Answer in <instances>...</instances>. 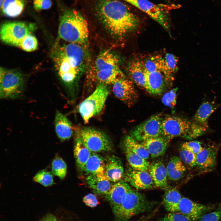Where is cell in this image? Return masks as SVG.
I'll use <instances>...</instances> for the list:
<instances>
[{
    "label": "cell",
    "mask_w": 221,
    "mask_h": 221,
    "mask_svg": "<svg viewBox=\"0 0 221 221\" xmlns=\"http://www.w3.org/2000/svg\"><path fill=\"white\" fill-rule=\"evenodd\" d=\"M86 179L89 186L96 192L100 194L106 195L112 186L105 174L88 175Z\"/></svg>",
    "instance_id": "cell-24"
},
{
    "label": "cell",
    "mask_w": 221,
    "mask_h": 221,
    "mask_svg": "<svg viewBox=\"0 0 221 221\" xmlns=\"http://www.w3.org/2000/svg\"><path fill=\"white\" fill-rule=\"evenodd\" d=\"M105 162V175L110 181H121L124 175L122 162L118 157L111 155L107 158Z\"/></svg>",
    "instance_id": "cell-18"
},
{
    "label": "cell",
    "mask_w": 221,
    "mask_h": 221,
    "mask_svg": "<svg viewBox=\"0 0 221 221\" xmlns=\"http://www.w3.org/2000/svg\"><path fill=\"white\" fill-rule=\"evenodd\" d=\"M40 221H59L54 215L49 213L44 216Z\"/></svg>",
    "instance_id": "cell-44"
},
{
    "label": "cell",
    "mask_w": 221,
    "mask_h": 221,
    "mask_svg": "<svg viewBox=\"0 0 221 221\" xmlns=\"http://www.w3.org/2000/svg\"><path fill=\"white\" fill-rule=\"evenodd\" d=\"M95 11L106 28L117 37L127 36L136 31L140 25L138 16L118 0H98Z\"/></svg>",
    "instance_id": "cell-1"
},
{
    "label": "cell",
    "mask_w": 221,
    "mask_h": 221,
    "mask_svg": "<svg viewBox=\"0 0 221 221\" xmlns=\"http://www.w3.org/2000/svg\"><path fill=\"white\" fill-rule=\"evenodd\" d=\"M148 220V219L147 217L145 216H144L135 221H147Z\"/></svg>",
    "instance_id": "cell-45"
},
{
    "label": "cell",
    "mask_w": 221,
    "mask_h": 221,
    "mask_svg": "<svg viewBox=\"0 0 221 221\" xmlns=\"http://www.w3.org/2000/svg\"><path fill=\"white\" fill-rule=\"evenodd\" d=\"M127 69L132 80L137 85L145 90L146 72L142 60L138 58L132 59L129 62Z\"/></svg>",
    "instance_id": "cell-20"
},
{
    "label": "cell",
    "mask_w": 221,
    "mask_h": 221,
    "mask_svg": "<svg viewBox=\"0 0 221 221\" xmlns=\"http://www.w3.org/2000/svg\"><path fill=\"white\" fill-rule=\"evenodd\" d=\"M156 204L148 200L144 194L131 188L114 215L118 221H127L139 214L150 211Z\"/></svg>",
    "instance_id": "cell-6"
},
{
    "label": "cell",
    "mask_w": 221,
    "mask_h": 221,
    "mask_svg": "<svg viewBox=\"0 0 221 221\" xmlns=\"http://www.w3.org/2000/svg\"><path fill=\"white\" fill-rule=\"evenodd\" d=\"M177 88H174L166 93L162 98L163 103L166 106L173 107L176 103Z\"/></svg>",
    "instance_id": "cell-38"
},
{
    "label": "cell",
    "mask_w": 221,
    "mask_h": 221,
    "mask_svg": "<svg viewBox=\"0 0 221 221\" xmlns=\"http://www.w3.org/2000/svg\"><path fill=\"white\" fill-rule=\"evenodd\" d=\"M81 45L68 43L54 52L53 59L59 78L68 88L76 81L83 66L85 52Z\"/></svg>",
    "instance_id": "cell-2"
},
{
    "label": "cell",
    "mask_w": 221,
    "mask_h": 221,
    "mask_svg": "<svg viewBox=\"0 0 221 221\" xmlns=\"http://www.w3.org/2000/svg\"><path fill=\"white\" fill-rule=\"evenodd\" d=\"M166 170L169 179L176 181L181 179L186 170V168L180 158L172 157L167 166Z\"/></svg>",
    "instance_id": "cell-28"
},
{
    "label": "cell",
    "mask_w": 221,
    "mask_h": 221,
    "mask_svg": "<svg viewBox=\"0 0 221 221\" xmlns=\"http://www.w3.org/2000/svg\"><path fill=\"white\" fill-rule=\"evenodd\" d=\"M142 61L146 72L159 71L162 72L164 75H167L168 73L164 58L160 56H149Z\"/></svg>",
    "instance_id": "cell-30"
},
{
    "label": "cell",
    "mask_w": 221,
    "mask_h": 221,
    "mask_svg": "<svg viewBox=\"0 0 221 221\" xmlns=\"http://www.w3.org/2000/svg\"><path fill=\"white\" fill-rule=\"evenodd\" d=\"M74 154L77 165L83 170L91 152L85 145L78 133L76 137Z\"/></svg>",
    "instance_id": "cell-27"
},
{
    "label": "cell",
    "mask_w": 221,
    "mask_h": 221,
    "mask_svg": "<svg viewBox=\"0 0 221 221\" xmlns=\"http://www.w3.org/2000/svg\"><path fill=\"white\" fill-rule=\"evenodd\" d=\"M33 180L34 182L45 187L51 186L54 183L52 174L46 170L38 172L33 177Z\"/></svg>",
    "instance_id": "cell-35"
},
{
    "label": "cell",
    "mask_w": 221,
    "mask_h": 221,
    "mask_svg": "<svg viewBox=\"0 0 221 221\" xmlns=\"http://www.w3.org/2000/svg\"><path fill=\"white\" fill-rule=\"evenodd\" d=\"M4 0H0V7L2 5L4 1Z\"/></svg>",
    "instance_id": "cell-47"
},
{
    "label": "cell",
    "mask_w": 221,
    "mask_h": 221,
    "mask_svg": "<svg viewBox=\"0 0 221 221\" xmlns=\"http://www.w3.org/2000/svg\"><path fill=\"white\" fill-rule=\"evenodd\" d=\"M165 66L168 71L172 75L176 72L178 69V59L173 54L167 53L164 58Z\"/></svg>",
    "instance_id": "cell-37"
},
{
    "label": "cell",
    "mask_w": 221,
    "mask_h": 221,
    "mask_svg": "<svg viewBox=\"0 0 221 221\" xmlns=\"http://www.w3.org/2000/svg\"><path fill=\"white\" fill-rule=\"evenodd\" d=\"M214 207V206L198 203L183 197L178 205V212L189 218L192 221H197Z\"/></svg>",
    "instance_id": "cell-14"
},
{
    "label": "cell",
    "mask_w": 221,
    "mask_h": 221,
    "mask_svg": "<svg viewBox=\"0 0 221 221\" xmlns=\"http://www.w3.org/2000/svg\"><path fill=\"white\" fill-rule=\"evenodd\" d=\"M55 130L56 135L61 141L69 139L72 136V125L68 118L58 111L56 113L54 121Z\"/></svg>",
    "instance_id": "cell-21"
},
{
    "label": "cell",
    "mask_w": 221,
    "mask_h": 221,
    "mask_svg": "<svg viewBox=\"0 0 221 221\" xmlns=\"http://www.w3.org/2000/svg\"><path fill=\"white\" fill-rule=\"evenodd\" d=\"M170 141L161 135L149 138L140 142L148 151L152 157L160 156L165 153Z\"/></svg>",
    "instance_id": "cell-22"
},
{
    "label": "cell",
    "mask_w": 221,
    "mask_h": 221,
    "mask_svg": "<svg viewBox=\"0 0 221 221\" xmlns=\"http://www.w3.org/2000/svg\"><path fill=\"white\" fill-rule=\"evenodd\" d=\"M132 5L134 0H122Z\"/></svg>",
    "instance_id": "cell-46"
},
{
    "label": "cell",
    "mask_w": 221,
    "mask_h": 221,
    "mask_svg": "<svg viewBox=\"0 0 221 221\" xmlns=\"http://www.w3.org/2000/svg\"><path fill=\"white\" fill-rule=\"evenodd\" d=\"M163 118L160 114L151 116L131 130L130 136L139 142L161 135Z\"/></svg>",
    "instance_id": "cell-11"
},
{
    "label": "cell",
    "mask_w": 221,
    "mask_h": 221,
    "mask_svg": "<svg viewBox=\"0 0 221 221\" xmlns=\"http://www.w3.org/2000/svg\"><path fill=\"white\" fill-rule=\"evenodd\" d=\"M112 91L118 99L130 107L135 104L138 95L133 82L124 75L112 84Z\"/></svg>",
    "instance_id": "cell-13"
},
{
    "label": "cell",
    "mask_w": 221,
    "mask_h": 221,
    "mask_svg": "<svg viewBox=\"0 0 221 221\" xmlns=\"http://www.w3.org/2000/svg\"><path fill=\"white\" fill-rule=\"evenodd\" d=\"M131 189L126 182L120 181L112 185L106 196L114 214L117 211L126 193Z\"/></svg>",
    "instance_id": "cell-16"
},
{
    "label": "cell",
    "mask_w": 221,
    "mask_h": 221,
    "mask_svg": "<svg viewBox=\"0 0 221 221\" xmlns=\"http://www.w3.org/2000/svg\"><path fill=\"white\" fill-rule=\"evenodd\" d=\"M149 173L155 186L162 189L167 186V173L164 164L159 161L153 163L149 168Z\"/></svg>",
    "instance_id": "cell-25"
},
{
    "label": "cell",
    "mask_w": 221,
    "mask_h": 221,
    "mask_svg": "<svg viewBox=\"0 0 221 221\" xmlns=\"http://www.w3.org/2000/svg\"><path fill=\"white\" fill-rule=\"evenodd\" d=\"M125 180L132 186L138 189H150L154 185L149 173L146 171L130 169L126 173Z\"/></svg>",
    "instance_id": "cell-17"
},
{
    "label": "cell",
    "mask_w": 221,
    "mask_h": 221,
    "mask_svg": "<svg viewBox=\"0 0 221 221\" xmlns=\"http://www.w3.org/2000/svg\"><path fill=\"white\" fill-rule=\"evenodd\" d=\"M0 97L15 99L22 96L25 89L24 76L18 71L0 69Z\"/></svg>",
    "instance_id": "cell-8"
},
{
    "label": "cell",
    "mask_w": 221,
    "mask_h": 221,
    "mask_svg": "<svg viewBox=\"0 0 221 221\" xmlns=\"http://www.w3.org/2000/svg\"><path fill=\"white\" fill-rule=\"evenodd\" d=\"M218 106L211 102L208 101L203 102L194 115L192 122L206 132L208 129V119Z\"/></svg>",
    "instance_id": "cell-23"
},
{
    "label": "cell",
    "mask_w": 221,
    "mask_h": 221,
    "mask_svg": "<svg viewBox=\"0 0 221 221\" xmlns=\"http://www.w3.org/2000/svg\"><path fill=\"white\" fill-rule=\"evenodd\" d=\"M219 148L218 146L215 145L203 147L196 155V166L199 169L207 171L215 167Z\"/></svg>",
    "instance_id": "cell-15"
},
{
    "label": "cell",
    "mask_w": 221,
    "mask_h": 221,
    "mask_svg": "<svg viewBox=\"0 0 221 221\" xmlns=\"http://www.w3.org/2000/svg\"><path fill=\"white\" fill-rule=\"evenodd\" d=\"M221 219V203L213 211L203 215L198 221H220Z\"/></svg>",
    "instance_id": "cell-39"
},
{
    "label": "cell",
    "mask_w": 221,
    "mask_h": 221,
    "mask_svg": "<svg viewBox=\"0 0 221 221\" xmlns=\"http://www.w3.org/2000/svg\"><path fill=\"white\" fill-rule=\"evenodd\" d=\"M109 92L106 85L98 84L94 91L80 103L78 110L85 123L102 111Z\"/></svg>",
    "instance_id": "cell-7"
},
{
    "label": "cell",
    "mask_w": 221,
    "mask_h": 221,
    "mask_svg": "<svg viewBox=\"0 0 221 221\" xmlns=\"http://www.w3.org/2000/svg\"><path fill=\"white\" fill-rule=\"evenodd\" d=\"M158 221H192L185 215L179 212H170L160 218Z\"/></svg>",
    "instance_id": "cell-40"
},
{
    "label": "cell",
    "mask_w": 221,
    "mask_h": 221,
    "mask_svg": "<svg viewBox=\"0 0 221 221\" xmlns=\"http://www.w3.org/2000/svg\"><path fill=\"white\" fill-rule=\"evenodd\" d=\"M58 33L60 37L69 43L82 45L87 41L89 29L87 21L79 11L65 10L60 18Z\"/></svg>",
    "instance_id": "cell-4"
},
{
    "label": "cell",
    "mask_w": 221,
    "mask_h": 221,
    "mask_svg": "<svg viewBox=\"0 0 221 221\" xmlns=\"http://www.w3.org/2000/svg\"><path fill=\"white\" fill-rule=\"evenodd\" d=\"M124 75L119 68L118 57L110 51L103 52L96 57L92 79L98 84H112Z\"/></svg>",
    "instance_id": "cell-5"
},
{
    "label": "cell",
    "mask_w": 221,
    "mask_h": 221,
    "mask_svg": "<svg viewBox=\"0 0 221 221\" xmlns=\"http://www.w3.org/2000/svg\"><path fill=\"white\" fill-rule=\"evenodd\" d=\"M182 197L180 192L175 188L167 190L164 193L163 200L165 209L170 212H178V205Z\"/></svg>",
    "instance_id": "cell-29"
},
{
    "label": "cell",
    "mask_w": 221,
    "mask_h": 221,
    "mask_svg": "<svg viewBox=\"0 0 221 221\" xmlns=\"http://www.w3.org/2000/svg\"><path fill=\"white\" fill-rule=\"evenodd\" d=\"M193 123L186 119L174 116L163 118L161 135L170 141L176 137L192 139Z\"/></svg>",
    "instance_id": "cell-9"
},
{
    "label": "cell",
    "mask_w": 221,
    "mask_h": 221,
    "mask_svg": "<svg viewBox=\"0 0 221 221\" xmlns=\"http://www.w3.org/2000/svg\"><path fill=\"white\" fill-rule=\"evenodd\" d=\"M126 159L133 169L139 171H146L149 169V162L138 155L134 153L128 149L123 147Z\"/></svg>",
    "instance_id": "cell-32"
},
{
    "label": "cell",
    "mask_w": 221,
    "mask_h": 221,
    "mask_svg": "<svg viewBox=\"0 0 221 221\" xmlns=\"http://www.w3.org/2000/svg\"><path fill=\"white\" fill-rule=\"evenodd\" d=\"M32 23L10 21L3 23L0 29V37L5 43L19 47L26 52H32L38 47V41L32 33L36 29Z\"/></svg>",
    "instance_id": "cell-3"
},
{
    "label": "cell",
    "mask_w": 221,
    "mask_h": 221,
    "mask_svg": "<svg viewBox=\"0 0 221 221\" xmlns=\"http://www.w3.org/2000/svg\"><path fill=\"white\" fill-rule=\"evenodd\" d=\"M105 162L103 158L96 153L91 152L83 170L90 174H104Z\"/></svg>",
    "instance_id": "cell-26"
},
{
    "label": "cell",
    "mask_w": 221,
    "mask_h": 221,
    "mask_svg": "<svg viewBox=\"0 0 221 221\" xmlns=\"http://www.w3.org/2000/svg\"><path fill=\"white\" fill-rule=\"evenodd\" d=\"M52 173L63 179L66 176L67 166L66 163L61 157L56 156L52 161L51 165Z\"/></svg>",
    "instance_id": "cell-34"
},
{
    "label": "cell",
    "mask_w": 221,
    "mask_h": 221,
    "mask_svg": "<svg viewBox=\"0 0 221 221\" xmlns=\"http://www.w3.org/2000/svg\"><path fill=\"white\" fill-rule=\"evenodd\" d=\"M180 158L183 162L191 167L196 166V155L190 151L181 147Z\"/></svg>",
    "instance_id": "cell-36"
},
{
    "label": "cell",
    "mask_w": 221,
    "mask_h": 221,
    "mask_svg": "<svg viewBox=\"0 0 221 221\" xmlns=\"http://www.w3.org/2000/svg\"><path fill=\"white\" fill-rule=\"evenodd\" d=\"M123 147L126 148L134 153L145 159H148L149 154L144 146L130 135H127L123 142Z\"/></svg>",
    "instance_id": "cell-33"
},
{
    "label": "cell",
    "mask_w": 221,
    "mask_h": 221,
    "mask_svg": "<svg viewBox=\"0 0 221 221\" xmlns=\"http://www.w3.org/2000/svg\"><path fill=\"white\" fill-rule=\"evenodd\" d=\"M132 5L146 14L170 33L171 25L169 13L162 6L148 0H134Z\"/></svg>",
    "instance_id": "cell-12"
},
{
    "label": "cell",
    "mask_w": 221,
    "mask_h": 221,
    "mask_svg": "<svg viewBox=\"0 0 221 221\" xmlns=\"http://www.w3.org/2000/svg\"><path fill=\"white\" fill-rule=\"evenodd\" d=\"M24 6V0H4L0 8L5 16L15 17L21 13Z\"/></svg>",
    "instance_id": "cell-31"
},
{
    "label": "cell",
    "mask_w": 221,
    "mask_h": 221,
    "mask_svg": "<svg viewBox=\"0 0 221 221\" xmlns=\"http://www.w3.org/2000/svg\"><path fill=\"white\" fill-rule=\"evenodd\" d=\"M181 147L188 150L196 155L203 149L201 143L197 141L186 142L182 145Z\"/></svg>",
    "instance_id": "cell-41"
},
{
    "label": "cell",
    "mask_w": 221,
    "mask_h": 221,
    "mask_svg": "<svg viewBox=\"0 0 221 221\" xmlns=\"http://www.w3.org/2000/svg\"><path fill=\"white\" fill-rule=\"evenodd\" d=\"M86 147L92 152L109 151L112 149L110 138L105 133L91 127L81 129L78 133Z\"/></svg>",
    "instance_id": "cell-10"
},
{
    "label": "cell",
    "mask_w": 221,
    "mask_h": 221,
    "mask_svg": "<svg viewBox=\"0 0 221 221\" xmlns=\"http://www.w3.org/2000/svg\"><path fill=\"white\" fill-rule=\"evenodd\" d=\"M52 4L51 0H33L34 7L37 11L48 9Z\"/></svg>",
    "instance_id": "cell-42"
},
{
    "label": "cell",
    "mask_w": 221,
    "mask_h": 221,
    "mask_svg": "<svg viewBox=\"0 0 221 221\" xmlns=\"http://www.w3.org/2000/svg\"><path fill=\"white\" fill-rule=\"evenodd\" d=\"M146 89L149 93L159 95L164 91L166 86L163 73L159 71L146 72Z\"/></svg>",
    "instance_id": "cell-19"
},
{
    "label": "cell",
    "mask_w": 221,
    "mask_h": 221,
    "mask_svg": "<svg viewBox=\"0 0 221 221\" xmlns=\"http://www.w3.org/2000/svg\"><path fill=\"white\" fill-rule=\"evenodd\" d=\"M83 201L87 206L91 207H95L99 203L96 196L92 194H87L85 196Z\"/></svg>",
    "instance_id": "cell-43"
}]
</instances>
